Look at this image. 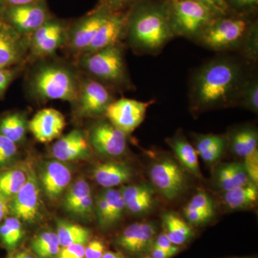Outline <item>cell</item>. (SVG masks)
<instances>
[{"mask_svg": "<svg viewBox=\"0 0 258 258\" xmlns=\"http://www.w3.org/2000/svg\"><path fill=\"white\" fill-rule=\"evenodd\" d=\"M101 258H126L121 252L106 250Z\"/></svg>", "mask_w": 258, "mask_h": 258, "instance_id": "11a10c76", "label": "cell"}, {"mask_svg": "<svg viewBox=\"0 0 258 258\" xmlns=\"http://www.w3.org/2000/svg\"><path fill=\"white\" fill-rule=\"evenodd\" d=\"M30 37L15 31L4 20H0V69L27 66Z\"/></svg>", "mask_w": 258, "mask_h": 258, "instance_id": "2e32d148", "label": "cell"}, {"mask_svg": "<svg viewBox=\"0 0 258 258\" xmlns=\"http://www.w3.org/2000/svg\"><path fill=\"white\" fill-rule=\"evenodd\" d=\"M193 139L195 150L202 159L208 164L218 161L228 147L227 135L195 134Z\"/></svg>", "mask_w": 258, "mask_h": 258, "instance_id": "603a6c76", "label": "cell"}, {"mask_svg": "<svg viewBox=\"0 0 258 258\" xmlns=\"http://www.w3.org/2000/svg\"><path fill=\"white\" fill-rule=\"evenodd\" d=\"M128 12L111 13L81 56L88 55L120 42H125Z\"/></svg>", "mask_w": 258, "mask_h": 258, "instance_id": "e0dca14e", "label": "cell"}, {"mask_svg": "<svg viewBox=\"0 0 258 258\" xmlns=\"http://www.w3.org/2000/svg\"><path fill=\"white\" fill-rule=\"evenodd\" d=\"M93 210V199L92 195H88L76 207L71 214L77 216L88 217L91 216Z\"/></svg>", "mask_w": 258, "mask_h": 258, "instance_id": "c3c4849f", "label": "cell"}, {"mask_svg": "<svg viewBox=\"0 0 258 258\" xmlns=\"http://www.w3.org/2000/svg\"><path fill=\"white\" fill-rule=\"evenodd\" d=\"M18 153V144L0 134V171L9 168Z\"/></svg>", "mask_w": 258, "mask_h": 258, "instance_id": "8d00e7d4", "label": "cell"}, {"mask_svg": "<svg viewBox=\"0 0 258 258\" xmlns=\"http://www.w3.org/2000/svg\"><path fill=\"white\" fill-rule=\"evenodd\" d=\"M174 37L165 0H143L128 10L125 44L136 55H159Z\"/></svg>", "mask_w": 258, "mask_h": 258, "instance_id": "3957f363", "label": "cell"}, {"mask_svg": "<svg viewBox=\"0 0 258 258\" xmlns=\"http://www.w3.org/2000/svg\"><path fill=\"white\" fill-rule=\"evenodd\" d=\"M8 258H37L33 252H30L28 249H21V250H15L11 252Z\"/></svg>", "mask_w": 258, "mask_h": 258, "instance_id": "f5cc1de1", "label": "cell"}, {"mask_svg": "<svg viewBox=\"0 0 258 258\" xmlns=\"http://www.w3.org/2000/svg\"><path fill=\"white\" fill-rule=\"evenodd\" d=\"M106 252V246L101 239H91L85 248L84 258H101Z\"/></svg>", "mask_w": 258, "mask_h": 258, "instance_id": "b9f144b4", "label": "cell"}, {"mask_svg": "<svg viewBox=\"0 0 258 258\" xmlns=\"http://www.w3.org/2000/svg\"><path fill=\"white\" fill-rule=\"evenodd\" d=\"M91 194V186L84 179L76 181L66 193L64 199V208L71 213L80 203Z\"/></svg>", "mask_w": 258, "mask_h": 258, "instance_id": "d590c367", "label": "cell"}, {"mask_svg": "<svg viewBox=\"0 0 258 258\" xmlns=\"http://www.w3.org/2000/svg\"><path fill=\"white\" fill-rule=\"evenodd\" d=\"M24 74L25 94L40 104L55 100L71 104L77 96L82 79L75 61L57 55L28 64Z\"/></svg>", "mask_w": 258, "mask_h": 258, "instance_id": "7a4b0ae2", "label": "cell"}, {"mask_svg": "<svg viewBox=\"0 0 258 258\" xmlns=\"http://www.w3.org/2000/svg\"><path fill=\"white\" fill-rule=\"evenodd\" d=\"M237 106L258 113V73L254 70L241 90Z\"/></svg>", "mask_w": 258, "mask_h": 258, "instance_id": "836d02e7", "label": "cell"}, {"mask_svg": "<svg viewBox=\"0 0 258 258\" xmlns=\"http://www.w3.org/2000/svg\"><path fill=\"white\" fill-rule=\"evenodd\" d=\"M258 198L257 186L253 183L225 191L223 201L231 210H242L254 206Z\"/></svg>", "mask_w": 258, "mask_h": 258, "instance_id": "f546056e", "label": "cell"}, {"mask_svg": "<svg viewBox=\"0 0 258 258\" xmlns=\"http://www.w3.org/2000/svg\"><path fill=\"white\" fill-rule=\"evenodd\" d=\"M103 195L106 199L108 206V228L119 221L123 216L125 208V204L120 190L113 189H106L103 191Z\"/></svg>", "mask_w": 258, "mask_h": 258, "instance_id": "e575fe53", "label": "cell"}, {"mask_svg": "<svg viewBox=\"0 0 258 258\" xmlns=\"http://www.w3.org/2000/svg\"><path fill=\"white\" fill-rule=\"evenodd\" d=\"M149 176L154 187L166 200L178 198L186 188L184 169L171 158H161L154 163Z\"/></svg>", "mask_w": 258, "mask_h": 258, "instance_id": "7c38bea8", "label": "cell"}, {"mask_svg": "<svg viewBox=\"0 0 258 258\" xmlns=\"http://www.w3.org/2000/svg\"><path fill=\"white\" fill-rule=\"evenodd\" d=\"M8 8L5 0H0V20H3L4 17L5 10Z\"/></svg>", "mask_w": 258, "mask_h": 258, "instance_id": "9f6ffc18", "label": "cell"}, {"mask_svg": "<svg viewBox=\"0 0 258 258\" xmlns=\"http://www.w3.org/2000/svg\"><path fill=\"white\" fill-rule=\"evenodd\" d=\"M93 176L100 186L110 189L130 181L132 171L123 163L111 161L97 164L93 169Z\"/></svg>", "mask_w": 258, "mask_h": 258, "instance_id": "7402d4cb", "label": "cell"}, {"mask_svg": "<svg viewBox=\"0 0 258 258\" xmlns=\"http://www.w3.org/2000/svg\"><path fill=\"white\" fill-rule=\"evenodd\" d=\"M162 220L164 231L174 245H183L192 237L194 233L191 226L175 213L164 214Z\"/></svg>", "mask_w": 258, "mask_h": 258, "instance_id": "83f0119b", "label": "cell"}, {"mask_svg": "<svg viewBox=\"0 0 258 258\" xmlns=\"http://www.w3.org/2000/svg\"><path fill=\"white\" fill-rule=\"evenodd\" d=\"M37 258H56L61 249L56 232L43 231L33 237L30 243Z\"/></svg>", "mask_w": 258, "mask_h": 258, "instance_id": "d6a6232c", "label": "cell"}, {"mask_svg": "<svg viewBox=\"0 0 258 258\" xmlns=\"http://www.w3.org/2000/svg\"><path fill=\"white\" fill-rule=\"evenodd\" d=\"M157 236V227L152 222H135L127 226L115 237L114 242L123 253L142 258L150 252Z\"/></svg>", "mask_w": 258, "mask_h": 258, "instance_id": "5bb4252c", "label": "cell"}, {"mask_svg": "<svg viewBox=\"0 0 258 258\" xmlns=\"http://www.w3.org/2000/svg\"><path fill=\"white\" fill-rule=\"evenodd\" d=\"M184 215L187 223L189 225L199 226L206 223L210 220V217L208 215L198 211L184 207Z\"/></svg>", "mask_w": 258, "mask_h": 258, "instance_id": "bcb514c9", "label": "cell"}, {"mask_svg": "<svg viewBox=\"0 0 258 258\" xmlns=\"http://www.w3.org/2000/svg\"><path fill=\"white\" fill-rule=\"evenodd\" d=\"M66 125V118L61 112L47 108L37 112L29 120L28 128L38 142L48 143L60 137Z\"/></svg>", "mask_w": 258, "mask_h": 258, "instance_id": "d6986e66", "label": "cell"}, {"mask_svg": "<svg viewBox=\"0 0 258 258\" xmlns=\"http://www.w3.org/2000/svg\"><path fill=\"white\" fill-rule=\"evenodd\" d=\"M56 230L61 247L74 244H86L91 239L89 229L72 222L59 220Z\"/></svg>", "mask_w": 258, "mask_h": 258, "instance_id": "4dcf8cb0", "label": "cell"}, {"mask_svg": "<svg viewBox=\"0 0 258 258\" xmlns=\"http://www.w3.org/2000/svg\"><path fill=\"white\" fill-rule=\"evenodd\" d=\"M237 53H218L190 74L189 108L194 113L237 106L244 83L257 69Z\"/></svg>", "mask_w": 258, "mask_h": 258, "instance_id": "6da1fadb", "label": "cell"}, {"mask_svg": "<svg viewBox=\"0 0 258 258\" xmlns=\"http://www.w3.org/2000/svg\"><path fill=\"white\" fill-rule=\"evenodd\" d=\"M115 99L116 93L112 90L82 74L77 96L71 105L78 118H101Z\"/></svg>", "mask_w": 258, "mask_h": 258, "instance_id": "52a82bcc", "label": "cell"}, {"mask_svg": "<svg viewBox=\"0 0 258 258\" xmlns=\"http://www.w3.org/2000/svg\"><path fill=\"white\" fill-rule=\"evenodd\" d=\"M38 177L40 186L51 201L60 198L72 179V171L62 161H47L41 166Z\"/></svg>", "mask_w": 258, "mask_h": 258, "instance_id": "ac0fdd59", "label": "cell"}, {"mask_svg": "<svg viewBox=\"0 0 258 258\" xmlns=\"http://www.w3.org/2000/svg\"><path fill=\"white\" fill-rule=\"evenodd\" d=\"M69 24L52 17L34 32L30 36L28 64L52 57L62 50L67 42Z\"/></svg>", "mask_w": 258, "mask_h": 258, "instance_id": "ba28073f", "label": "cell"}, {"mask_svg": "<svg viewBox=\"0 0 258 258\" xmlns=\"http://www.w3.org/2000/svg\"><path fill=\"white\" fill-rule=\"evenodd\" d=\"M230 13L252 14L257 8L258 0H226Z\"/></svg>", "mask_w": 258, "mask_h": 258, "instance_id": "60d3db41", "label": "cell"}, {"mask_svg": "<svg viewBox=\"0 0 258 258\" xmlns=\"http://www.w3.org/2000/svg\"><path fill=\"white\" fill-rule=\"evenodd\" d=\"M227 136L228 147L237 157L244 159L258 153V132L253 125H239L231 129Z\"/></svg>", "mask_w": 258, "mask_h": 258, "instance_id": "44dd1931", "label": "cell"}, {"mask_svg": "<svg viewBox=\"0 0 258 258\" xmlns=\"http://www.w3.org/2000/svg\"><path fill=\"white\" fill-rule=\"evenodd\" d=\"M111 13L101 8H95L92 11L74 23H70L68 40L62 50L68 58L76 60L91 45L102 24Z\"/></svg>", "mask_w": 258, "mask_h": 258, "instance_id": "9c48e42d", "label": "cell"}, {"mask_svg": "<svg viewBox=\"0 0 258 258\" xmlns=\"http://www.w3.org/2000/svg\"><path fill=\"white\" fill-rule=\"evenodd\" d=\"M10 212L9 201L0 195V223L8 217Z\"/></svg>", "mask_w": 258, "mask_h": 258, "instance_id": "816d5d0a", "label": "cell"}, {"mask_svg": "<svg viewBox=\"0 0 258 258\" xmlns=\"http://www.w3.org/2000/svg\"><path fill=\"white\" fill-rule=\"evenodd\" d=\"M86 244H74L61 247L56 258H84Z\"/></svg>", "mask_w": 258, "mask_h": 258, "instance_id": "ee69618b", "label": "cell"}, {"mask_svg": "<svg viewBox=\"0 0 258 258\" xmlns=\"http://www.w3.org/2000/svg\"><path fill=\"white\" fill-rule=\"evenodd\" d=\"M251 14H229L218 17L196 39L195 43L218 53L240 55L257 21Z\"/></svg>", "mask_w": 258, "mask_h": 258, "instance_id": "5b68a950", "label": "cell"}, {"mask_svg": "<svg viewBox=\"0 0 258 258\" xmlns=\"http://www.w3.org/2000/svg\"><path fill=\"white\" fill-rule=\"evenodd\" d=\"M155 103V100L140 101L130 98H116L108 107L104 116L117 128L128 136L142 124L148 108Z\"/></svg>", "mask_w": 258, "mask_h": 258, "instance_id": "30bf717a", "label": "cell"}, {"mask_svg": "<svg viewBox=\"0 0 258 258\" xmlns=\"http://www.w3.org/2000/svg\"><path fill=\"white\" fill-rule=\"evenodd\" d=\"M142 258H151L150 257H149V255H147V256H144V257H142Z\"/></svg>", "mask_w": 258, "mask_h": 258, "instance_id": "6f0895ef", "label": "cell"}, {"mask_svg": "<svg viewBox=\"0 0 258 258\" xmlns=\"http://www.w3.org/2000/svg\"><path fill=\"white\" fill-rule=\"evenodd\" d=\"M40 191L41 186L36 173L28 169L26 183L9 202L12 215L26 223L37 222L40 215Z\"/></svg>", "mask_w": 258, "mask_h": 258, "instance_id": "9a60e30c", "label": "cell"}, {"mask_svg": "<svg viewBox=\"0 0 258 258\" xmlns=\"http://www.w3.org/2000/svg\"><path fill=\"white\" fill-rule=\"evenodd\" d=\"M232 258H251V257H232Z\"/></svg>", "mask_w": 258, "mask_h": 258, "instance_id": "680465c9", "label": "cell"}, {"mask_svg": "<svg viewBox=\"0 0 258 258\" xmlns=\"http://www.w3.org/2000/svg\"><path fill=\"white\" fill-rule=\"evenodd\" d=\"M166 143L174 151L181 165L197 177H201L198 153L181 131L166 139Z\"/></svg>", "mask_w": 258, "mask_h": 258, "instance_id": "484cf974", "label": "cell"}, {"mask_svg": "<svg viewBox=\"0 0 258 258\" xmlns=\"http://www.w3.org/2000/svg\"><path fill=\"white\" fill-rule=\"evenodd\" d=\"M27 66H17L10 69H0V100L4 98L8 88L15 80L24 74Z\"/></svg>", "mask_w": 258, "mask_h": 258, "instance_id": "f35d334b", "label": "cell"}, {"mask_svg": "<svg viewBox=\"0 0 258 258\" xmlns=\"http://www.w3.org/2000/svg\"><path fill=\"white\" fill-rule=\"evenodd\" d=\"M215 184L224 191L252 183L243 163H224L217 166L214 176Z\"/></svg>", "mask_w": 258, "mask_h": 258, "instance_id": "d4e9b609", "label": "cell"}, {"mask_svg": "<svg viewBox=\"0 0 258 258\" xmlns=\"http://www.w3.org/2000/svg\"><path fill=\"white\" fill-rule=\"evenodd\" d=\"M52 17L46 1L42 0L33 4L8 7L3 20L20 35L30 37Z\"/></svg>", "mask_w": 258, "mask_h": 258, "instance_id": "4fadbf2b", "label": "cell"}, {"mask_svg": "<svg viewBox=\"0 0 258 258\" xmlns=\"http://www.w3.org/2000/svg\"><path fill=\"white\" fill-rule=\"evenodd\" d=\"M28 169L10 167L0 171V195L10 201L20 191L28 179Z\"/></svg>", "mask_w": 258, "mask_h": 258, "instance_id": "f1b7e54d", "label": "cell"}, {"mask_svg": "<svg viewBox=\"0 0 258 258\" xmlns=\"http://www.w3.org/2000/svg\"><path fill=\"white\" fill-rule=\"evenodd\" d=\"M25 237L22 222L14 216L7 217L0 223V242L10 253L17 248Z\"/></svg>", "mask_w": 258, "mask_h": 258, "instance_id": "1f68e13d", "label": "cell"}, {"mask_svg": "<svg viewBox=\"0 0 258 258\" xmlns=\"http://www.w3.org/2000/svg\"><path fill=\"white\" fill-rule=\"evenodd\" d=\"M244 166L249 179L253 184L258 183V153L244 159Z\"/></svg>", "mask_w": 258, "mask_h": 258, "instance_id": "f6af8a7d", "label": "cell"}, {"mask_svg": "<svg viewBox=\"0 0 258 258\" xmlns=\"http://www.w3.org/2000/svg\"><path fill=\"white\" fill-rule=\"evenodd\" d=\"M149 254L151 258H171L177 253L173 251L164 250L157 247H152Z\"/></svg>", "mask_w": 258, "mask_h": 258, "instance_id": "f907efd6", "label": "cell"}, {"mask_svg": "<svg viewBox=\"0 0 258 258\" xmlns=\"http://www.w3.org/2000/svg\"><path fill=\"white\" fill-rule=\"evenodd\" d=\"M96 208L98 225L102 228H108V206L106 199L103 193L97 199Z\"/></svg>", "mask_w": 258, "mask_h": 258, "instance_id": "7bdbcfd3", "label": "cell"}, {"mask_svg": "<svg viewBox=\"0 0 258 258\" xmlns=\"http://www.w3.org/2000/svg\"><path fill=\"white\" fill-rule=\"evenodd\" d=\"M42 0H5L8 7L33 4Z\"/></svg>", "mask_w": 258, "mask_h": 258, "instance_id": "db71d44e", "label": "cell"}, {"mask_svg": "<svg viewBox=\"0 0 258 258\" xmlns=\"http://www.w3.org/2000/svg\"><path fill=\"white\" fill-rule=\"evenodd\" d=\"M125 42H120L103 50L83 55L75 60L81 74L110 88L123 93L136 90L131 78L125 52Z\"/></svg>", "mask_w": 258, "mask_h": 258, "instance_id": "277c9868", "label": "cell"}, {"mask_svg": "<svg viewBox=\"0 0 258 258\" xmlns=\"http://www.w3.org/2000/svg\"><path fill=\"white\" fill-rule=\"evenodd\" d=\"M125 208L135 215L147 213L152 210L154 202V190L147 184L129 185L120 190Z\"/></svg>", "mask_w": 258, "mask_h": 258, "instance_id": "cb8c5ba5", "label": "cell"}, {"mask_svg": "<svg viewBox=\"0 0 258 258\" xmlns=\"http://www.w3.org/2000/svg\"><path fill=\"white\" fill-rule=\"evenodd\" d=\"M153 247L164 249V250L173 251V252H175L176 253H178L179 251V246L174 245L171 242L170 239L169 238L164 231L156 237L154 244H153Z\"/></svg>", "mask_w": 258, "mask_h": 258, "instance_id": "681fc988", "label": "cell"}, {"mask_svg": "<svg viewBox=\"0 0 258 258\" xmlns=\"http://www.w3.org/2000/svg\"><path fill=\"white\" fill-rule=\"evenodd\" d=\"M91 149L86 134L76 128L60 137L52 146L51 154L56 160L66 162L87 159L91 156Z\"/></svg>", "mask_w": 258, "mask_h": 258, "instance_id": "ffe728a7", "label": "cell"}, {"mask_svg": "<svg viewBox=\"0 0 258 258\" xmlns=\"http://www.w3.org/2000/svg\"><path fill=\"white\" fill-rule=\"evenodd\" d=\"M198 2L212 10L219 16H222L230 13L226 0H194Z\"/></svg>", "mask_w": 258, "mask_h": 258, "instance_id": "7dc6e473", "label": "cell"}, {"mask_svg": "<svg viewBox=\"0 0 258 258\" xmlns=\"http://www.w3.org/2000/svg\"><path fill=\"white\" fill-rule=\"evenodd\" d=\"M86 136L91 149L104 157H119L126 151L128 136L105 116L91 125Z\"/></svg>", "mask_w": 258, "mask_h": 258, "instance_id": "8fae6325", "label": "cell"}, {"mask_svg": "<svg viewBox=\"0 0 258 258\" xmlns=\"http://www.w3.org/2000/svg\"><path fill=\"white\" fill-rule=\"evenodd\" d=\"M28 123L24 112H8L0 117V134L18 145L25 140Z\"/></svg>", "mask_w": 258, "mask_h": 258, "instance_id": "4316f807", "label": "cell"}, {"mask_svg": "<svg viewBox=\"0 0 258 258\" xmlns=\"http://www.w3.org/2000/svg\"><path fill=\"white\" fill-rule=\"evenodd\" d=\"M171 29L175 37L195 41L219 15L194 0H165Z\"/></svg>", "mask_w": 258, "mask_h": 258, "instance_id": "8992f818", "label": "cell"}, {"mask_svg": "<svg viewBox=\"0 0 258 258\" xmlns=\"http://www.w3.org/2000/svg\"><path fill=\"white\" fill-rule=\"evenodd\" d=\"M185 207L203 212L210 218L215 215V205L213 201L208 194L204 191H199L197 193Z\"/></svg>", "mask_w": 258, "mask_h": 258, "instance_id": "74e56055", "label": "cell"}, {"mask_svg": "<svg viewBox=\"0 0 258 258\" xmlns=\"http://www.w3.org/2000/svg\"><path fill=\"white\" fill-rule=\"evenodd\" d=\"M143 0H98L96 8L104 9L110 13L127 12Z\"/></svg>", "mask_w": 258, "mask_h": 258, "instance_id": "ab89813d", "label": "cell"}]
</instances>
